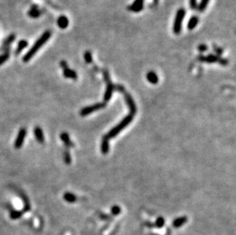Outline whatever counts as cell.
<instances>
[{
    "label": "cell",
    "mask_w": 236,
    "mask_h": 235,
    "mask_svg": "<svg viewBox=\"0 0 236 235\" xmlns=\"http://www.w3.org/2000/svg\"><path fill=\"white\" fill-rule=\"evenodd\" d=\"M41 14V11L38 9L37 5H33V6L32 7V8L29 11V12H28V15H29V17L32 18H37L40 17Z\"/></svg>",
    "instance_id": "7c38bea8"
},
{
    "label": "cell",
    "mask_w": 236,
    "mask_h": 235,
    "mask_svg": "<svg viewBox=\"0 0 236 235\" xmlns=\"http://www.w3.org/2000/svg\"><path fill=\"white\" fill-rule=\"evenodd\" d=\"M34 134L38 143L43 144L45 142V135H44V132L41 127H35L34 129Z\"/></svg>",
    "instance_id": "52a82bcc"
},
{
    "label": "cell",
    "mask_w": 236,
    "mask_h": 235,
    "mask_svg": "<svg viewBox=\"0 0 236 235\" xmlns=\"http://www.w3.org/2000/svg\"><path fill=\"white\" fill-rule=\"evenodd\" d=\"M207 49L208 48L206 45H200V46L198 47V50L200 51H201V52H204V51H206Z\"/></svg>",
    "instance_id": "f546056e"
},
{
    "label": "cell",
    "mask_w": 236,
    "mask_h": 235,
    "mask_svg": "<svg viewBox=\"0 0 236 235\" xmlns=\"http://www.w3.org/2000/svg\"><path fill=\"white\" fill-rule=\"evenodd\" d=\"M190 7L192 9H196L197 7V0H190Z\"/></svg>",
    "instance_id": "f1b7e54d"
},
{
    "label": "cell",
    "mask_w": 236,
    "mask_h": 235,
    "mask_svg": "<svg viewBox=\"0 0 236 235\" xmlns=\"http://www.w3.org/2000/svg\"><path fill=\"white\" fill-rule=\"evenodd\" d=\"M165 224V221L163 218L160 217V218H157L155 221V226L157 227V228H161L162 227L164 226Z\"/></svg>",
    "instance_id": "484cf974"
},
{
    "label": "cell",
    "mask_w": 236,
    "mask_h": 235,
    "mask_svg": "<svg viewBox=\"0 0 236 235\" xmlns=\"http://www.w3.org/2000/svg\"><path fill=\"white\" fill-rule=\"evenodd\" d=\"M105 105H106L105 104L98 103L96 104V105H91V106L86 107V108H83L80 111V115L81 116L87 115V114H89L92 112H93V111H96V110H98L102 108H104Z\"/></svg>",
    "instance_id": "5b68a950"
},
{
    "label": "cell",
    "mask_w": 236,
    "mask_h": 235,
    "mask_svg": "<svg viewBox=\"0 0 236 235\" xmlns=\"http://www.w3.org/2000/svg\"><path fill=\"white\" fill-rule=\"evenodd\" d=\"M187 221H188V218H187V217H180V218H176V219L173 221V226L174 227H176V228H178V227H181V226L184 225V224H186Z\"/></svg>",
    "instance_id": "5bb4252c"
},
{
    "label": "cell",
    "mask_w": 236,
    "mask_h": 235,
    "mask_svg": "<svg viewBox=\"0 0 236 235\" xmlns=\"http://www.w3.org/2000/svg\"><path fill=\"white\" fill-rule=\"evenodd\" d=\"M26 133H27V131H26L25 127H22L19 130L18 136L16 137L15 141L14 144V146L16 149H20L23 146V144H24L25 139L26 137Z\"/></svg>",
    "instance_id": "277c9868"
},
{
    "label": "cell",
    "mask_w": 236,
    "mask_h": 235,
    "mask_svg": "<svg viewBox=\"0 0 236 235\" xmlns=\"http://www.w3.org/2000/svg\"><path fill=\"white\" fill-rule=\"evenodd\" d=\"M16 36L15 34H12V35H10L9 36L7 37L6 38H5V40L3 41V44H2V49H5V48L6 47H8L10 45H11L13 41H15V39Z\"/></svg>",
    "instance_id": "e0dca14e"
},
{
    "label": "cell",
    "mask_w": 236,
    "mask_h": 235,
    "mask_svg": "<svg viewBox=\"0 0 236 235\" xmlns=\"http://www.w3.org/2000/svg\"><path fill=\"white\" fill-rule=\"evenodd\" d=\"M116 89V88H115V86L113 84H112L111 83H110V81H109V83L108 85H107V88H106V93H105V96H104V99L105 101H109L110 99V98H111L112 96V94H113V91Z\"/></svg>",
    "instance_id": "9c48e42d"
},
{
    "label": "cell",
    "mask_w": 236,
    "mask_h": 235,
    "mask_svg": "<svg viewBox=\"0 0 236 235\" xmlns=\"http://www.w3.org/2000/svg\"><path fill=\"white\" fill-rule=\"evenodd\" d=\"M144 0H135L133 3L128 7V10L133 12H139L144 8Z\"/></svg>",
    "instance_id": "8992f818"
},
{
    "label": "cell",
    "mask_w": 236,
    "mask_h": 235,
    "mask_svg": "<svg viewBox=\"0 0 236 235\" xmlns=\"http://www.w3.org/2000/svg\"><path fill=\"white\" fill-rule=\"evenodd\" d=\"M199 22V18L196 16L192 17L189 21L188 25H187V28H188L189 30H194L196 27H197V24Z\"/></svg>",
    "instance_id": "ac0fdd59"
},
{
    "label": "cell",
    "mask_w": 236,
    "mask_h": 235,
    "mask_svg": "<svg viewBox=\"0 0 236 235\" xmlns=\"http://www.w3.org/2000/svg\"><path fill=\"white\" fill-rule=\"evenodd\" d=\"M63 74L64 77L69 78V79L76 80V78H77V75H76V72L73 70H70V69H69L68 67H67V68L63 69Z\"/></svg>",
    "instance_id": "8fae6325"
},
{
    "label": "cell",
    "mask_w": 236,
    "mask_h": 235,
    "mask_svg": "<svg viewBox=\"0 0 236 235\" xmlns=\"http://www.w3.org/2000/svg\"><path fill=\"white\" fill-rule=\"evenodd\" d=\"M111 212L113 215H118L121 213V208L119 206H114L112 208Z\"/></svg>",
    "instance_id": "83f0119b"
},
{
    "label": "cell",
    "mask_w": 236,
    "mask_h": 235,
    "mask_svg": "<svg viewBox=\"0 0 236 235\" xmlns=\"http://www.w3.org/2000/svg\"><path fill=\"white\" fill-rule=\"evenodd\" d=\"M71 156H70L69 151H64V153H63V161H64V163L69 165V164H71Z\"/></svg>",
    "instance_id": "cb8c5ba5"
},
{
    "label": "cell",
    "mask_w": 236,
    "mask_h": 235,
    "mask_svg": "<svg viewBox=\"0 0 236 235\" xmlns=\"http://www.w3.org/2000/svg\"><path fill=\"white\" fill-rule=\"evenodd\" d=\"M186 12L184 8H180L177 12L176 17L174 18V22L173 25V31L174 33L176 35H179L180 33L181 30H182V25L183 22H184V17H185Z\"/></svg>",
    "instance_id": "3957f363"
},
{
    "label": "cell",
    "mask_w": 236,
    "mask_h": 235,
    "mask_svg": "<svg viewBox=\"0 0 236 235\" xmlns=\"http://www.w3.org/2000/svg\"><path fill=\"white\" fill-rule=\"evenodd\" d=\"M125 98H126L127 103H128V106H129V108H130L132 115H134L135 113V111H136V107H135V103H134L133 99H132V97L128 95V94H126V95H125Z\"/></svg>",
    "instance_id": "4fadbf2b"
},
{
    "label": "cell",
    "mask_w": 236,
    "mask_h": 235,
    "mask_svg": "<svg viewBox=\"0 0 236 235\" xmlns=\"http://www.w3.org/2000/svg\"><path fill=\"white\" fill-rule=\"evenodd\" d=\"M210 0H201L198 5V10L200 12H203L207 7Z\"/></svg>",
    "instance_id": "603a6c76"
},
{
    "label": "cell",
    "mask_w": 236,
    "mask_h": 235,
    "mask_svg": "<svg viewBox=\"0 0 236 235\" xmlns=\"http://www.w3.org/2000/svg\"><path fill=\"white\" fill-rule=\"evenodd\" d=\"M147 80H148L149 83H152V84H157L158 83V77H157V74L152 71L147 73Z\"/></svg>",
    "instance_id": "2e32d148"
},
{
    "label": "cell",
    "mask_w": 236,
    "mask_h": 235,
    "mask_svg": "<svg viewBox=\"0 0 236 235\" xmlns=\"http://www.w3.org/2000/svg\"><path fill=\"white\" fill-rule=\"evenodd\" d=\"M154 3H157V2H158V0H154Z\"/></svg>",
    "instance_id": "1f68e13d"
},
{
    "label": "cell",
    "mask_w": 236,
    "mask_h": 235,
    "mask_svg": "<svg viewBox=\"0 0 236 235\" xmlns=\"http://www.w3.org/2000/svg\"><path fill=\"white\" fill-rule=\"evenodd\" d=\"M203 57V58H200L201 61H206V62H208V63L216 62V61H218V60H219V58H218L217 57H216V56L214 55H208L206 56V57Z\"/></svg>",
    "instance_id": "44dd1931"
},
{
    "label": "cell",
    "mask_w": 236,
    "mask_h": 235,
    "mask_svg": "<svg viewBox=\"0 0 236 235\" xmlns=\"http://www.w3.org/2000/svg\"><path fill=\"white\" fill-rule=\"evenodd\" d=\"M10 56V53L8 51H5L3 54H2L0 55V66L2 65L4 63L6 62L8 60Z\"/></svg>",
    "instance_id": "7402d4cb"
},
{
    "label": "cell",
    "mask_w": 236,
    "mask_h": 235,
    "mask_svg": "<svg viewBox=\"0 0 236 235\" xmlns=\"http://www.w3.org/2000/svg\"><path fill=\"white\" fill-rule=\"evenodd\" d=\"M60 67H61L63 69L67 68V63L66 62V61H61V62L60 63Z\"/></svg>",
    "instance_id": "4dcf8cb0"
},
{
    "label": "cell",
    "mask_w": 236,
    "mask_h": 235,
    "mask_svg": "<svg viewBox=\"0 0 236 235\" xmlns=\"http://www.w3.org/2000/svg\"><path fill=\"white\" fill-rule=\"evenodd\" d=\"M51 36V31H46L44 33L42 34L41 37L38 38V40L35 41V43L34 44L33 46L32 47L30 50L28 51L25 54V55L23 57V61L25 63H27L30 61L31 59L37 54L38 51H39L40 48H41L43 47V45H45L47 41L50 39Z\"/></svg>",
    "instance_id": "6da1fadb"
},
{
    "label": "cell",
    "mask_w": 236,
    "mask_h": 235,
    "mask_svg": "<svg viewBox=\"0 0 236 235\" xmlns=\"http://www.w3.org/2000/svg\"><path fill=\"white\" fill-rule=\"evenodd\" d=\"M84 59H85L86 62L88 63V64H90L93 61V57L91 53L89 52V51H86V52L84 54Z\"/></svg>",
    "instance_id": "4316f807"
},
{
    "label": "cell",
    "mask_w": 236,
    "mask_h": 235,
    "mask_svg": "<svg viewBox=\"0 0 236 235\" xmlns=\"http://www.w3.org/2000/svg\"><path fill=\"white\" fill-rule=\"evenodd\" d=\"M57 24L58 27L61 29H65L69 25V20L67 17L64 15H61L57 18Z\"/></svg>",
    "instance_id": "ba28073f"
},
{
    "label": "cell",
    "mask_w": 236,
    "mask_h": 235,
    "mask_svg": "<svg viewBox=\"0 0 236 235\" xmlns=\"http://www.w3.org/2000/svg\"><path fill=\"white\" fill-rule=\"evenodd\" d=\"M28 45H29V43H28V41L26 40L20 41L19 42V44H18V47L17 48H16L15 54L16 55H19L25 48H27Z\"/></svg>",
    "instance_id": "9a60e30c"
},
{
    "label": "cell",
    "mask_w": 236,
    "mask_h": 235,
    "mask_svg": "<svg viewBox=\"0 0 236 235\" xmlns=\"http://www.w3.org/2000/svg\"><path fill=\"white\" fill-rule=\"evenodd\" d=\"M109 141H106L103 139V143H102V151H103V154H107L109 152Z\"/></svg>",
    "instance_id": "d4e9b609"
},
{
    "label": "cell",
    "mask_w": 236,
    "mask_h": 235,
    "mask_svg": "<svg viewBox=\"0 0 236 235\" xmlns=\"http://www.w3.org/2000/svg\"><path fill=\"white\" fill-rule=\"evenodd\" d=\"M132 119H133V115L130 114V115L127 116L126 117H125V118L122 120V121L120 123V124H118V125L116 126V127H114V128H113L110 133L107 134L103 139L106 141H109V139L110 138H112V137H115L116 135H117L118 134H119V132L124 128V127H126V126L128 125L131 121H132Z\"/></svg>",
    "instance_id": "7a4b0ae2"
},
{
    "label": "cell",
    "mask_w": 236,
    "mask_h": 235,
    "mask_svg": "<svg viewBox=\"0 0 236 235\" xmlns=\"http://www.w3.org/2000/svg\"><path fill=\"white\" fill-rule=\"evenodd\" d=\"M63 199L69 203H73V202H75L76 201V195H73V193H70V192H66L63 195Z\"/></svg>",
    "instance_id": "ffe728a7"
},
{
    "label": "cell",
    "mask_w": 236,
    "mask_h": 235,
    "mask_svg": "<svg viewBox=\"0 0 236 235\" xmlns=\"http://www.w3.org/2000/svg\"><path fill=\"white\" fill-rule=\"evenodd\" d=\"M24 211H18V210H14L12 209L10 211V218L12 220H16L19 219L22 216Z\"/></svg>",
    "instance_id": "d6986e66"
},
{
    "label": "cell",
    "mask_w": 236,
    "mask_h": 235,
    "mask_svg": "<svg viewBox=\"0 0 236 235\" xmlns=\"http://www.w3.org/2000/svg\"><path fill=\"white\" fill-rule=\"evenodd\" d=\"M60 139H61L62 141L63 142V144H64L67 147H73V143L70 139V136H69L68 134L66 133V132H63V133L60 134Z\"/></svg>",
    "instance_id": "30bf717a"
}]
</instances>
